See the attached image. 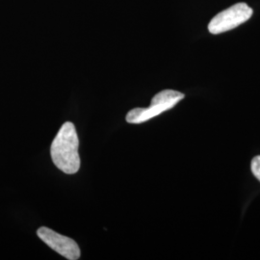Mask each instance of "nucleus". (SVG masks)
Instances as JSON below:
<instances>
[{"mask_svg":"<svg viewBox=\"0 0 260 260\" xmlns=\"http://www.w3.org/2000/svg\"><path fill=\"white\" fill-rule=\"evenodd\" d=\"M78 147L79 141L74 123L65 122L50 148L51 158L56 167L68 175L77 173L80 168Z\"/></svg>","mask_w":260,"mask_h":260,"instance_id":"obj_1","label":"nucleus"},{"mask_svg":"<svg viewBox=\"0 0 260 260\" xmlns=\"http://www.w3.org/2000/svg\"><path fill=\"white\" fill-rule=\"evenodd\" d=\"M184 99V94L174 90H164L156 93L151 100L148 108H134L126 115V121L129 123H142L156 117L163 112L175 107Z\"/></svg>","mask_w":260,"mask_h":260,"instance_id":"obj_2","label":"nucleus"},{"mask_svg":"<svg viewBox=\"0 0 260 260\" xmlns=\"http://www.w3.org/2000/svg\"><path fill=\"white\" fill-rule=\"evenodd\" d=\"M253 11L248 4L240 2L216 15L208 24L211 34H221L233 30L251 19Z\"/></svg>","mask_w":260,"mask_h":260,"instance_id":"obj_3","label":"nucleus"},{"mask_svg":"<svg viewBox=\"0 0 260 260\" xmlns=\"http://www.w3.org/2000/svg\"><path fill=\"white\" fill-rule=\"evenodd\" d=\"M37 234L39 238L45 242L50 249L57 251L67 259L76 260L80 257V249L75 240L46 226L40 228Z\"/></svg>","mask_w":260,"mask_h":260,"instance_id":"obj_4","label":"nucleus"},{"mask_svg":"<svg viewBox=\"0 0 260 260\" xmlns=\"http://www.w3.org/2000/svg\"><path fill=\"white\" fill-rule=\"evenodd\" d=\"M251 168L253 176L260 181V156H255L251 160Z\"/></svg>","mask_w":260,"mask_h":260,"instance_id":"obj_5","label":"nucleus"}]
</instances>
